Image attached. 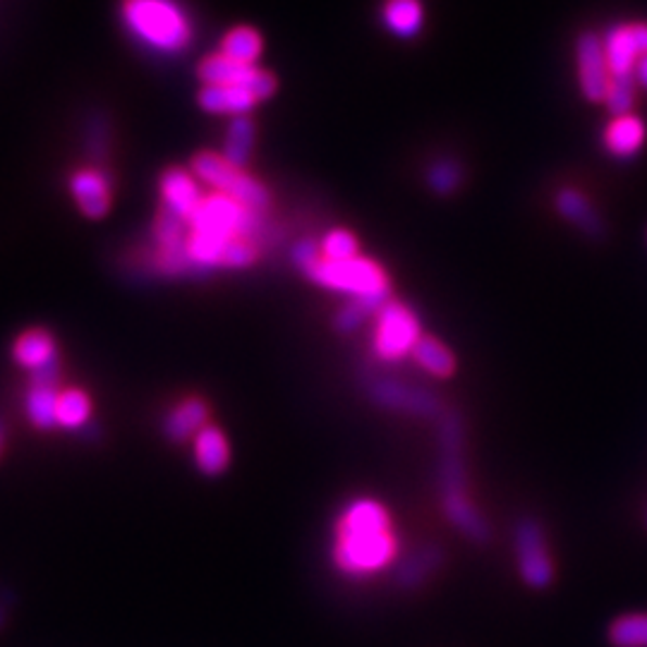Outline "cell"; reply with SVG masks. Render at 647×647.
I'll return each mask as SVG.
<instances>
[{"label":"cell","mask_w":647,"mask_h":647,"mask_svg":"<svg viewBox=\"0 0 647 647\" xmlns=\"http://www.w3.org/2000/svg\"><path fill=\"white\" fill-rule=\"evenodd\" d=\"M635 82L647 89V55H643L638 67H635Z\"/></svg>","instance_id":"31"},{"label":"cell","mask_w":647,"mask_h":647,"mask_svg":"<svg viewBox=\"0 0 647 647\" xmlns=\"http://www.w3.org/2000/svg\"><path fill=\"white\" fill-rule=\"evenodd\" d=\"M92 419V399L82 389H63L55 405V427L82 429Z\"/></svg>","instance_id":"23"},{"label":"cell","mask_w":647,"mask_h":647,"mask_svg":"<svg viewBox=\"0 0 647 647\" xmlns=\"http://www.w3.org/2000/svg\"><path fill=\"white\" fill-rule=\"evenodd\" d=\"M367 399L384 413L415 417V419H437L447 413L444 403L437 393L423 386L405 384L391 377H374L367 381Z\"/></svg>","instance_id":"8"},{"label":"cell","mask_w":647,"mask_h":647,"mask_svg":"<svg viewBox=\"0 0 647 647\" xmlns=\"http://www.w3.org/2000/svg\"><path fill=\"white\" fill-rule=\"evenodd\" d=\"M295 264L316 286L348 295L350 300H391V279L386 269L370 257L346 259V262H326L320 257V247L312 241H305L295 247Z\"/></svg>","instance_id":"3"},{"label":"cell","mask_w":647,"mask_h":647,"mask_svg":"<svg viewBox=\"0 0 647 647\" xmlns=\"http://www.w3.org/2000/svg\"><path fill=\"white\" fill-rule=\"evenodd\" d=\"M645 526H647V516H645Z\"/></svg>","instance_id":"33"},{"label":"cell","mask_w":647,"mask_h":647,"mask_svg":"<svg viewBox=\"0 0 647 647\" xmlns=\"http://www.w3.org/2000/svg\"><path fill=\"white\" fill-rule=\"evenodd\" d=\"M643 142H645V125L640 118L631 116V113L629 116H619L611 120L605 132L607 150L621 158L638 154Z\"/></svg>","instance_id":"21"},{"label":"cell","mask_w":647,"mask_h":647,"mask_svg":"<svg viewBox=\"0 0 647 647\" xmlns=\"http://www.w3.org/2000/svg\"><path fill=\"white\" fill-rule=\"evenodd\" d=\"M158 190H161V207L173 211L187 223L192 221V216L199 211L204 197H207L202 192L195 173L178 166L164 170L161 180H158Z\"/></svg>","instance_id":"13"},{"label":"cell","mask_w":647,"mask_h":647,"mask_svg":"<svg viewBox=\"0 0 647 647\" xmlns=\"http://www.w3.org/2000/svg\"><path fill=\"white\" fill-rule=\"evenodd\" d=\"M458 180H461V173L453 164H439L429 170V185L437 192H451L458 185Z\"/></svg>","instance_id":"30"},{"label":"cell","mask_w":647,"mask_h":647,"mask_svg":"<svg viewBox=\"0 0 647 647\" xmlns=\"http://www.w3.org/2000/svg\"><path fill=\"white\" fill-rule=\"evenodd\" d=\"M437 492L449 526L478 547L492 542V526L475 504L465 458V423L456 411H447L437 423Z\"/></svg>","instance_id":"2"},{"label":"cell","mask_w":647,"mask_h":647,"mask_svg":"<svg viewBox=\"0 0 647 647\" xmlns=\"http://www.w3.org/2000/svg\"><path fill=\"white\" fill-rule=\"evenodd\" d=\"M59 396L61 362H55V365H49L39 372H31L25 407L34 427L41 431H49L55 427V405H59Z\"/></svg>","instance_id":"12"},{"label":"cell","mask_w":647,"mask_h":647,"mask_svg":"<svg viewBox=\"0 0 647 647\" xmlns=\"http://www.w3.org/2000/svg\"><path fill=\"white\" fill-rule=\"evenodd\" d=\"M399 561V535L389 506L374 496H355L338 510L332 540L334 569L355 581L379 575Z\"/></svg>","instance_id":"1"},{"label":"cell","mask_w":647,"mask_h":647,"mask_svg":"<svg viewBox=\"0 0 647 647\" xmlns=\"http://www.w3.org/2000/svg\"><path fill=\"white\" fill-rule=\"evenodd\" d=\"M423 336L417 314L407 305L389 300L374 316L372 353L379 362L393 365L413 355V348Z\"/></svg>","instance_id":"6"},{"label":"cell","mask_w":647,"mask_h":647,"mask_svg":"<svg viewBox=\"0 0 647 647\" xmlns=\"http://www.w3.org/2000/svg\"><path fill=\"white\" fill-rule=\"evenodd\" d=\"M578 59V82H581V92L593 104H605L607 89L611 82V73L605 55V41H601L595 31L581 34L575 47Z\"/></svg>","instance_id":"10"},{"label":"cell","mask_w":647,"mask_h":647,"mask_svg":"<svg viewBox=\"0 0 647 647\" xmlns=\"http://www.w3.org/2000/svg\"><path fill=\"white\" fill-rule=\"evenodd\" d=\"M192 173L199 183H207L213 192L241 202L253 213L267 216L271 209V192L245 168L233 166L221 152H199L192 158Z\"/></svg>","instance_id":"5"},{"label":"cell","mask_w":647,"mask_h":647,"mask_svg":"<svg viewBox=\"0 0 647 647\" xmlns=\"http://www.w3.org/2000/svg\"><path fill=\"white\" fill-rule=\"evenodd\" d=\"M633 96H635V85L633 77H611L605 104L611 111V116H629L633 108Z\"/></svg>","instance_id":"29"},{"label":"cell","mask_w":647,"mask_h":647,"mask_svg":"<svg viewBox=\"0 0 647 647\" xmlns=\"http://www.w3.org/2000/svg\"><path fill=\"white\" fill-rule=\"evenodd\" d=\"M605 55L611 77H633L643 55H647V25H619L607 31Z\"/></svg>","instance_id":"11"},{"label":"cell","mask_w":647,"mask_h":647,"mask_svg":"<svg viewBox=\"0 0 647 647\" xmlns=\"http://www.w3.org/2000/svg\"><path fill=\"white\" fill-rule=\"evenodd\" d=\"M3 441H5V429L0 425V451H3Z\"/></svg>","instance_id":"32"},{"label":"cell","mask_w":647,"mask_h":647,"mask_svg":"<svg viewBox=\"0 0 647 647\" xmlns=\"http://www.w3.org/2000/svg\"><path fill=\"white\" fill-rule=\"evenodd\" d=\"M384 22L401 39H413L423 29L425 10L419 0H386Z\"/></svg>","instance_id":"22"},{"label":"cell","mask_w":647,"mask_h":647,"mask_svg":"<svg viewBox=\"0 0 647 647\" xmlns=\"http://www.w3.org/2000/svg\"><path fill=\"white\" fill-rule=\"evenodd\" d=\"M13 358L17 365L25 367L29 374L61 362L59 348H55V340L47 328H29V332L22 334L15 340Z\"/></svg>","instance_id":"18"},{"label":"cell","mask_w":647,"mask_h":647,"mask_svg":"<svg viewBox=\"0 0 647 647\" xmlns=\"http://www.w3.org/2000/svg\"><path fill=\"white\" fill-rule=\"evenodd\" d=\"M255 138H257V125L249 116H237L233 118L229 132H225V144H223V156L237 168H245L249 154L255 150Z\"/></svg>","instance_id":"24"},{"label":"cell","mask_w":647,"mask_h":647,"mask_svg":"<svg viewBox=\"0 0 647 647\" xmlns=\"http://www.w3.org/2000/svg\"><path fill=\"white\" fill-rule=\"evenodd\" d=\"M556 209H559L564 219H569L575 225H581L585 233L597 235L601 231L599 216L595 213V209L590 207V202L578 190H571V187L561 190L559 197H556Z\"/></svg>","instance_id":"26"},{"label":"cell","mask_w":647,"mask_h":647,"mask_svg":"<svg viewBox=\"0 0 647 647\" xmlns=\"http://www.w3.org/2000/svg\"><path fill=\"white\" fill-rule=\"evenodd\" d=\"M199 106L216 116H247L257 104H262L255 94L241 87H202L197 94Z\"/></svg>","instance_id":"19"},{"label":"cell","mask_w":647,"mask_h":647,"mask_svg":"<svg viewBox=\"0 0 647 647\" xmlns=\"http://www.w3.org/2000/svg\"><path fill=\"white\" fill-rule=\"evenodd\" d=\"M262 34L253 27H235L221 41V53L245 65H255L262 55Z\"/></svg>","instance_id":"25"},{"label":"cell","mask_w":647,"mask_h":647,"mask_svg":"<svg viewBox=\"0 0 647 647\" xmlns=\"http://www.w3.org/2000/svg\"><path fill=\"white\" fill-rule=\"evenodd\" d=\"M192 453H195V465L202 475L207 478H219L231 465V441L225 437V431L216 425H207L199 435L192 439Z\"/></svg>","instance_id":"17"},{"label":"cell","mask_w":647,"mask_h":647,"mask_svg":"<svg viewBox=\"0 0 647 647\" xmlns=\"http://www.w3.org/2000/svg\"><path fill=\"white\" fill-rule=\"evenodd\" d=\"M209 403L199 399V396H190V399L180 401L176 407H170L161 423V431L170 444H183L187 439H195L209 425Z\"/></svg>","instance_id":"16"},{"label":"cell","mask_w":647,"mask_h":647,"mask_svg":"<svg viewBox=\"0 0 647 647\" xmlns=\"http://www.w3.org/2000/svg\"><path fill=\"white\" fill-rule=\"evenodd\" d=\"M611 647H647V611H633L611 621L607 631Z\"/></svg>","instance_id":"27"},{"label":"cell","mask_w":647,"mask_h":647,"mask_svg":"<svg viewBox=\"0 0 647 647\" xmlns=\"http://www.w3.org/2000/svg\"><path fill=\"white\" fill-rule=\"evenodd\" d=\"M122 22L146 49L156 53H183L195 29L178 0H122Z\"/></svg>","instance_id":"4"},{"label":"cell","mask_w":647,"mask_h":647,"mask_svg":"<svg viewBox=\"0 0 647 647\" xmlns=\"http://www.w3.org/2000/svg\"><path fill=\"white\" fill-rule=\"evenodd\" d=\"M514 554L518 575L526 587L544 593V590L554 585V559L547 535H544V528L538 518L526 516L518 520L514 530Z\"/></svg>","instance_id":"7"},{"label":"cell","mask_w":647,"mask_h":647,"mask_svg":"<svg viewBox=\"0 0 647 647\" xmlns=\"http://www.w3.org/2000/svg\"><path fill=\"white\" fill-rule=\"evenodd\" d=\"M444 561H447L444 547H439L435 542L419 544L417 549H413L405 559H401L393 566V583L401 590L423 587L439 573Z\"/></svg>","instance_id":"15"},{"label":"cell","mask_w":647,"mask_h":647,"mask_svg":"<svg viewBox=\"0 0 647 647\" xmlns=\"http://www.w3.org/2000/svg\"><path fill=\"white\" fill-rule=\"evenodd\" d=\"M411 358L415 360V365L419 370H425L435 379H451L458 370L453 350L447 344H441V340L435 336L419 338Z\"/></svg>","instance_id":"20"},{"label":"cell","mask_w":647,"mask_h":647,"mask_svg":"<svg viewBox=\"0 0 647 647\" xmlns=\"http://www.w3.org/2000/svg\"><path fill=\"white\" fill-rule=\"evenodd\" d=\"M202 87H241L255 94L259 101H267L276 94V77L257 65L237 63L229 55L211 53L197 67Z\"/></svg>","instance_id":"9"},{"label":"cell","mask_w":647,"mask_h":647,"mask_svg":"<svg viewBox=\"0 0 647 647\" xmlns=\"http://www.w3.org/2000/svg\"><path fill=\"white\" fill-rule=\"evenodd\" d=\"M320 257L326 262H346V259L360 257V243L355 233L348 229H334L328 231L320 245Z\"/></svg>","instance_id":"28"},{"label":"cell","mask_w":647,"mask_h":647,"mask_svg":"<svg viewBox=\"0 0 647 647\" xmlns=\"http://www.w3.org/2000/svg\"><path fill=\"white\" fill-rule=\"evenodd\" d=\"M70 195L87 219H101L111 209L113 187L106 170L85 166L70 176Z\"/></svg>","instance_id":"14"}]
</instances>
